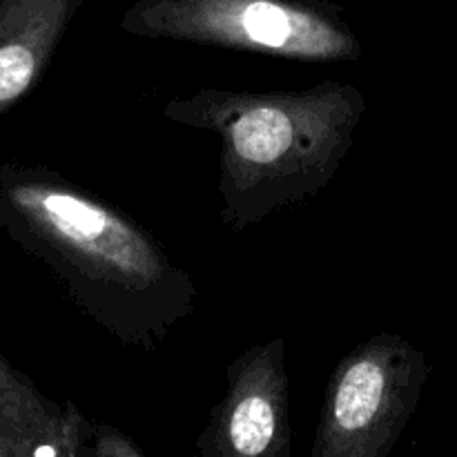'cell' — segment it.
Instances as JSON below:
<instances>
[{
	"label": "cell",
	"instance_id": "cell-1",
	"mask_svg": "<svg viewBox=\"0 0 457 457\" xmlns=\"http://www.w3.org/2000/svg\"><path fill=\"white\" fill-rule=\"evenodd\" d=\"M0 230L125 346L154 351L195 315V277L143 223L58 170L0 163Z\"/></svg>",
	"mask_w": 457,
	"mask_h": 457
},
{
	"label": "cell",
	"instance_id": "cell-2",
	"mask_svg": "<svg viewBox=\"0 0 457 457\" xmlns=\"http://www.w3.org/2000/svg\"><path fill=\"white\" fill-rule=\"evenodd\" d=\"M364 114V92L344 80L277 92L201 87L163 107L170 123L219 137V219L235 235L324 192Z\"/></svg>",
	"mask_w": 457,
	"mask_h": 457
},
{
	"label": "cell",
	"instance_id": "cell-3",
	"mask_svg": "<svg viewBox=\"0 0 457 457\" xmlns=\"http://www.w3.org/2000/svg\"><path fill=\"white\" fill-rule=\"evenodd\" d=\"M119 27L137 38L297 62H355L364 52L344 7L330 0H134Z\"/></svg>",
	"mask_w": 457,
	"mask_h": 457
},
{
	"label": "cell",
	"instance_id": "cell-4",
	"mask_svg": "<svg viewBox=\"0 0 457 457\" xmlns=\"http://www.w3.org/2000/svg\"><path fill=\"white\" fill-rule=\"evenodd\" d=\"M433 366L404 335L353 346L326 382L311 457H386L418 411Z\"/></svg>",
	"mask_w": 457,
	"mask_h": 457
},
{
	"label": "cell",
	"instance_id": "cell-5",
	"mask_svg": "<svg viewBox=\"0 0 457 457\" xmlns=\"http://www.w3.org/2000/svg\"><path fill=\"white\" fill-rule=\"evenodd\" d=\"M286 337L244 348L226 366V391L195 440L201 457H290Z\"/></svg>",
	"mask_w": 457,
	"mask_h": 457
},
{
	"label": "cell",
	"instance_id": "cell-6",
	"mask_svg": "<svg viewBox=\"0 0 457 457\" xmlns=\"http://www.w3.org/2000/svg\"><path fill=\"white\" fill-rule=\"evenodd\" d=\"M89 433L74 402L49 400L0 353V457L87 455Z\"/></svg>",
	"mask_w": 457,
	"mask_h": 457
},
{
	"label": "cell",
	"instance_id": "cell-7",
	"mask_svg": "<svg viewBox=\"0 0 457 457\" xmlns=\"http://www.w3.org/2000/svg\"><path fill=\"white\" fill-rule=\"evenodd\" d=\"M85 0H0V116L25 101Z\"/></svg>",
	"mask_w": 457,
	"mask_h": 457
},
{
	"label": "cell",
	"instance_id": "cell-8",
	"mask_svg": "<svg viewBox=\"0 0 457 457\" xmlns=\"http://www.w3.org/2000/svg\"><path fill=\"white\" fill-rule=\"evenodd\" d=\"M87 455L94 457H143L145 453L141 446L125 436L119 428L110 427V424L94 422L92 420V433H89L87 442Z\"/></svg>",
	"mask_w": 457,
	"mask_h": 457
},
{
	"label": "cell",
	"instance_id": "cell-9",
	"mask_svg": "<svg viewBox=\"0 0 457 457\" xmlns=\"http://www.w3.org/2000/svg\"><path fill=\"white\" fill-rule=\"evenodd\" d=\"M455 163H457V154H455Z\"/></svg>",
	"mask_w": 457,
	"mask_h": 457
}]
</instances>
